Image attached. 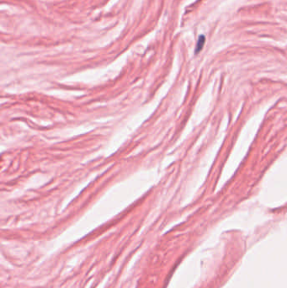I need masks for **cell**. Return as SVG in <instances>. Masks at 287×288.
Returning a JSON list of instances; mask_svg holds the SVG:
<instances>
[{
	"mask_svg": "<svg viewBox=\"0 0 287 288\" xmlns=\"http://www.w3.org/2000/svg\"><path fill=\"white\" fill-rule=\"evenodd\" d=\"M205 42V35H200V36H199V39H198V42H197V44H196L195 51H194L195 54L199 53L200 51H201V49H202L203 46H204Z\"/></svg>",
	"mask_w": 287,
	"mask_h": 288,
	"instance_id": "cell-1",
	"label": "cell"
}]
</instances>
